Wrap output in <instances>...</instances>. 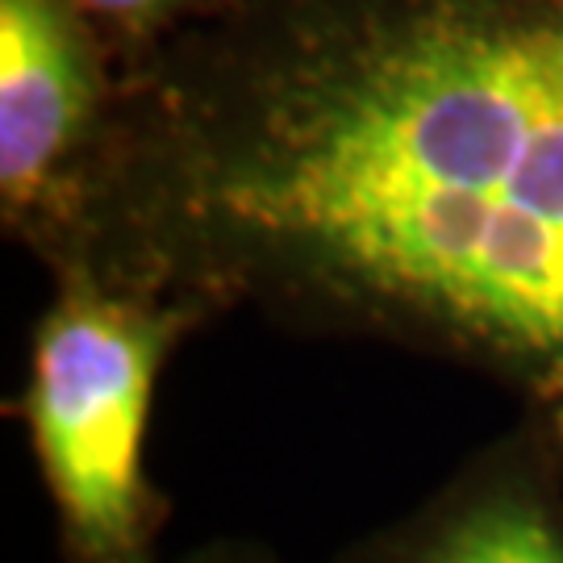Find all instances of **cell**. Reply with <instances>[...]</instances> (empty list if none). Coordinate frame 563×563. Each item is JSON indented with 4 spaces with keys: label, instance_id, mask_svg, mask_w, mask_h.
I'll list each match as a JSON object with an SVG mask.
<instances>
[{
    "label": "cell",
    "instance_id": "obj_2",
    "mask_svg": "<svg viewBox=\"0 0 563 563\" xmlns=\"http://www.w3.org/2000/svg\"><path fill=\"white\" fill-rule=\"evenodd\" d=\"M51 276V301L30 325L25 380L9 413L55 514L63 563H163L172 497L146 467L163 367L201 313L109 280L88 263Z\"/></svg>",
    "mask_w": 563,
    "mask_h": 563
},
{
    "label": "cell",
    "instance_id": "obj_6",
    "mask_svg": "<svg viewBox=\"0 0 563 563\" xmlns=\"http://www.w3.org/2000/svg\"><path fill=\"white\" fill-rule=\"evenodd\" d=\"M180 563H280V555L260 539H242V534H218L192 547Z\"/></svg>",
    "mask_w": 563,
    "mask_h": 563
},
{
    "label": "cell",
    "instance_id": "obj_3",
    "mask_svg": "<svg viewBox=\"0 0 563 563\" xmlns=\"http://www.w3.org/2000/svg\"><path fill=\"white\" fill-rule=\"evenodd\" d=\"M121 59L76 0H0V225L46 267L104 159Z\"/></svg>",
    "mask_w": 563,
    "mask_h": 563
},
{
    "label": "cell",
    "instance_id": "obj_1",
    "mask_svg": "<svg viewBox=\"0 0 563 563\" xmlns=\"http://www.w3.org/2000/svg\"><path fill=\"white\" fill-rule=\"evenodd\" d=\"M67 263L563 401V0H225L121 63Z\"/></svg>",
    "mask_w": 563,
    "mask_h": 563
},
{
    "label": "cell",
    "instance_id": "obj_4",
    "mask_svg": "<svg viewBox=\"0 0 563 563\" xmlns=\"http://www.w3.org/2000/svg\"><path fill=\"white\" fill-rule=\"evenodd\" d=\"M330 563H563V401L522 405L426 501Z\"/></svg>",
    "mask_w": 563,
    "mask_h": 563
},
{
    "label": "cell",
    "instance_id": "obj_5",
    "mask_svg": "<svg viewBox=\"0 0 563 563\" xmlns=\"http://www.w3.org/2000/svg\"><path fill=\"white\" fill-rule=\"evenodd\" d=\"M97 21L121 63L139 59L176 30L201 21L205 13L222 9L225 0H76Z\"/></svg>",
    "mask_w": 563,
    "mask_h": 563
}]
</instances>
